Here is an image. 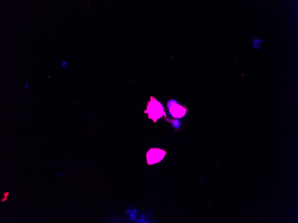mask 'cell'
<instances>
[{
  "instance_id": "1",
  "label": "cell",
  "mask_w": 298,
  "mask_h": 223,
  "mask_svg": "<svg viewBox=\"0 0 298 223\" xmlns=\"http://www.w3.org/2000/svg\"><path fill=\"white\" fill-rule=\"evenodd\" d=\"M144 113L148 114V118L152 119L154 123H156L157 120L163 116H166L163 106L153 96H151L150 101L147 105L146 110L144 111Z\"/></svg>"
},
{
  "instance_id": "2",
  "label": "cell",
  "mask_w": 298,
  "mask_h": 223,
  "mask_svg": "<svg viewBox=\"0 0 298 223\" xmlns=\"http://www.w3.org/2000/svg\"><path fill=\"white\" fill-rule=\"evenodd\" d=\"M167 153L165 150L158 148L150 149L146 154L148 165H152L161 161Z\"/></svg>"
},
{
  "instance_id": "3",
  "label": "cell",
  "mask_w": 298,
  "mask_h": 223,
  "mask_svg": "<svg viewBox=\"0 0 298 223\" xmlns=\"http://www.w3.org/2000/svg\"><path fill=\"white\" fill-rule=\"evenodd\" d=\"M168 107L171 115L176 118H181L186 114L187 109L178 104L176 102L171 101L168 103Z\"/></svg>"
},
{
  "instance_id": "4",
  "label": "cell",
  "mask_w": 298,
  "mask_h": 223,
  "mask_svg": "<svg viewBox=\"0 0 298 223\" xmlns=\"http://www.w3.org/2000/svg\"><path fill=\"white\" fill-rule=\"evenodd\" d=\"M251 45L253 48L256 50H258L261 47V44L264 42V40L262 39L253 38L251 40Z\"/></svg>"
},
{
  "instance_id": "5",
  "label": "cell",
  "mask_w": 298,
  "mask_h": 223,
  "mask_svg": "<svg viewBox=\"0 0 298 223\" xmlns=\"http://www.w3.org/2000/svg\"><path fill=\"white\" fill-rule=\"evenodd\" d=\"M61 66L64 69H65L66 67L68 65V64L67 62V60H66L65 61H63V60H61Z\"/></svg>"
},
{
  "instance_id": "6",
  "label": "cell",
  "mask_w": 298,
  "mask_h": 223,
  "mask_svg": "<svg viewBox=\"0 0 298 223\" xmlns=\"http://www.w3.org/2000/svg\"><path fill=\"white\" fill-rule=\"evenodd\" d=\"M30 83H29V80H27L26 83L24 85V86L26 90H28L29 89V85H30Z\"/></svg>"
},
{
  "instance_id": "7",
  "label": "cell",
  "mask_w": 298,
  "mask_h": 223,
  "mask_svg": "<svg viewBox=\"0 0 298 223\" xmlns=\"http://www.w3.org/2000/svg\"><path fill=\"white\" fill-rule=\"evenodd\" d=\"M7 50L8 51H9V52H11V51H12V49H10V48L8 49Z\"/></svg>"
}]
</instances>
